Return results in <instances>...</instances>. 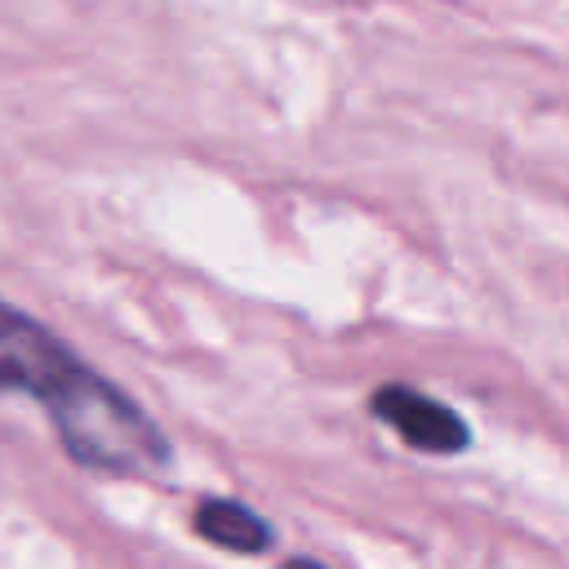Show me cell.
I'll return each instance as SVG.
<instances>
[{"label":"cell","mask_w":569,"mask_h":569,"mask_svg":"<svg viewBox=\"0 0 569 569\" xmlns=\"http://www.w3.org/2000/svg\"><path fill=\"white\" fill-rule=\"evenodd\" d=\"M0 391L36 400L71 462L102 476H147L169 467L173 445L160 422L111 378L84 365L53 329L0 298Z\"/></svg>","instance_id":"1"},{"label":"cell","mask_w":569,"mask_h":569,"mask_svg":"<svg viewBox=\"0 0 569 569\" xmlns=\"http://www.w3.org/2000/svg\"><path fill=\"white\" fill-rule=\"evenodd\" d=\"M369 413L387 422L409 449L431 453V458H453L471 445V427L436 396L409 387V382H382L369 396Z\"/></svg>","instance_id":"2"},{"label":"cell","mask_w":569,"mask_h":569,"mask_svg":"<svg viewBox=\"0 0 569 569\" xmlns=\"http://www.w3.org/2000/svg\"><path fill=\"white\" fill-rule=\"evenodd\" d=\"M191 529L236 556H262L276 547V529L267 516H258L253 507L236 502V498H200L191 511Z\"/></svg>","instance_id":"3"}]
</instances>
